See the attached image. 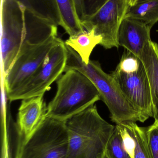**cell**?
Masks as SVG:
<instances>
[{"label": "cell", "mask_w": 158, "mask_h": 158, "mask_svg": "<svg viewBox=\"0 0 158 158\" xmlns=\"http://www.w3.org/2000/svg\"><path fill=\"white\" fill-rule=\"evenodd\" d=\"M68 133L67 158H104L115 126L92 105L65 121Z\"/></svg>", "instance_id": "1"}, {"label": "cell", "mask_w": 158, "mask_h": 158, "mask_svg": "<svg viewBox=\"0 0 158 158\" xmlns=\"http://www.w3.org/2000/svg\"><path fill=\"white\" fill-rule=\"evenodd\" d=\"M66 46L67 60L65 71L74 69L86 76L95 85L101 100L110 112L111 121L116 124L140 121L139 112L128 100L111 74L103 70L98 61L90 60L86 65L73 49Z\"/></svg>", "instance_id": "2"}, {"label": "cell", "mask_w": 158, "mask_h": 158, "mask_svg": "<svg viewBox=\"0 0 158 158\" xmlns=\"http://www.w3.org/2000/svg\"><path fill=\"white\" fill-rule=\"evenodd\" d=\"M57 85L55 95L47 106V117L66 121L101 100L92 81L76 69L66 70Z\"/></svg>", "instance_id": "3"}, {"label": "cell", "mask_w": 158, "mask_h": 158, "mask_svg": "<svg viewBox=\"0 0 158 158\" xmlns=\"http://www.w3.org/2000/svg\"><path fill=\"white\" fill-rule=\"evenodd\" d=\"M111 75L128 100L138 110L140 122L144 123L153 117L149 81L140 58L125 50Z\"/></svg>", "instance_id": "4"}, {"label": "cell", "mask_w": 158, "mask_h": 158, "mask_svg": "<svg viewBox=\"0 0 158 158\" xmlns=\"http://www.w3.org/2000/svg\"><path fill=\"white\" fill-rule=\"evenodd\" d=\"M68 146L65 121L46 116L38 129L23 140L17 158H67Z\"/></svg>", "instance_id": "5"}, {"label": "cell", "mask_w": 158, "mask_h": 158, "mask_svg": "<svg viewBox=\"0 0 158 158\" xmlns=\"http://www.w3.org/2000/svg\"><path fill=\"white\" fill-rule=\"evenodd\" d=\"M1 57L4 78L20 51L26 32V8L15 0H1Z\"/></svg>", "instance_id": "6"}, {"label": "cell", "mask_w": 158, "mask_h": 158, "mask_svg": "<svg viewBox=\"0 0 158 158\" xmlns=\"http://www.w3.org/2000/svg\"><path fill=\"white\" fill-rule=\"evenodd\" d=\"M67 60L66 46L60 38L36 72L18 89L6 94L8 100L11 102L44 95L65 71Z\"/></svg>", "instance_id": "7"}, {"label": "cell", "mask_w": 158, "mask_h": 158, "mask_svg": "<svg viewBox=\"0 0 158 158\" xmlns=\"http://www.w3.org/2000/svg\"><path fill=\"white\" fill-rule=\"evenodd\" d=\"M59 39L57 36H53L41 43L23 42L4 79L6 94L18 89L36 72Z\"/></svg>", "instance_id": "8"}, {"label": "cell", "mask_w": 158, "mask_h": 158, "mask_svg": "<svg viewBox=\"0 0 158 158\" xmlns=\"http://www.w3.org/2000/svg\"><path fill=\"white\" fill-rule=\"evenodd\" d=\"M128 5L126 0H109L95 14L82 22L86 30L93 29L102 38L100 45L105 49L118 48V35Z\"/></svg>", "instance_id": "9"}, {"label": "cell", "mask_w": 158, "mask_h": 158, "mask_svg": "<svg viewBox=\"0 0 158 158\" xmlns=\"http://www.w3.org/2000/svg\"><path fill=\"white\" fill-rule=\"evenodd\" d=\"M151 27L134 19L124 18L119 30V46L139 57L147 44L151 41Z\"/></svg>", "instance_id": "10"}, {"label": "cell", "mask_w": 158, "mask_h": 158, "mask_svg": "<svg viewBox=\"0 0 158 158\" xmlns=\"http://www.w3.org/2000/svg\"><path fill=\"white\" fill-rule=\"evenodd\" d=\"M47 111L44 95L22 100L16 123L24 140L28 139L41 125L47 116Z\"/></svg>", "instance_id": "11"}, {"label": "cell", "mask_w": 158, "mask_h": 158, "mask_svg": "<svg viewBox=\"0 0 158 158\" xmlns=\"http://www.w3.org/2000/svg\"><path fill=\"white\" fill-rule=\"evenodd\" d=\"M10 101H1L2 158H17L24 140L10 111Z\"/></svg>", "instance_id": "12"}, {"label": "cell", "mask_w": 158, "mask_h": 158, "mask_svg": "<svg viewBox=\"0 0 158 158\" xmlns=\"http://www.w3.org/2000/svg\"><path fill=\"white\" fill-rule=\"evenodd\" d=\"M143 64L150 86L153 118L158 122V44L151 41L139 56Z\"/></svg>", "instance_id": "13"}, {"label": "cell", "mask_w": 158, "mask_h": 158, "mask_svg": "<svg viewBox=\"0 0 158 158\" xmlns=\"http://www.w3.org/2000/svg\"><path fill=\"white\" fill-rule=\"evenodd\" d=\"M102 37L96 35L93 29L70 36L65 42L67 46L70 47L78 54L85 64H89L90 56L95 47L101 44Z\"/></svg>", "instance_id": "14"}, {"label": "cell", "mask_w": 158, "mask_h": 158, "mask_svg": "<svg viewBox=\"0 0 158 158\" xmlns=\"http://www.w3.org/2000/svg\"><path fill=\"white\" fill-rule=\"evenodd\" d=\"M34 15L60 26L61 18L56 0H15Z\"/></svg>", "instance_id": "15"}, {"label": "cell", "mask_w": 158, "mask_h": 158, "mask_svg": "<svg viewBox=\"0 0 158 158\" xmlns=\"http://www.w3.org/2000/svg\"><path fill=\"white\" fill-rule=\"evenodd\" d=\"M61 18L60 26L70 36L83 31L84 28L76 12L73 0H56Z\"/></svg>", "instance_id": "16"}, {"label": "cell", "mask_w": 158, "mask_h": 158, "mask_svg": "<svg viewBox=\"0 0 158 158\" xmlns=\"http://www.w3.org/2000/svg\"><path fill=\"white\" fill-rule=\"evenodd\" d=\"M125 18L140 20L152 27L158 22V0H147L128 6Z\"/></svg>", "instance_id": "17"}, {"label": "cell", "mask_w": 158, "mask_h": 158, "mask_svg": "<svg viewBox=\"0 0 158 158\" xmlns=\"http://www.w3.org/2000/svg\"><path fill=\"white\" fill-rule=\"evenodd\" d=\"M135 142V158H152L147 143L146 127H141L136 122L123 123Z\"/></svg>", "instance_id": "18"}, {"label": "cell", "mask_w": 158, "mask_h": 158, "mask_svg": "<svg viewBox=\"0 0 158 158\" xmlns=\"http://www.w3.org/2000/svg\"><path fill=\"white\" fill-rule=\"evenodd\" d=\"M105 155L109 158H131L124 148L121 135L116 126L108 143Z\"/></svg>", "instance_id": "19"}, {"label": "cell", "mask_w": 158, "mask_h": 158, "mask_svg": "<svg viewBox=\"0 0 158 158\" xmlns=\"http://www.w3.org/2000/svg\"><path fill=\"white\" fill-rule=\"evenodd\" d=\"M147 143L152 158H158V122L146 127Z\"/></svg>", "instance_id": "20"}, {"label": "cell", "mask_w": 158, "mask_h": 158, "mask_svg": "<svg viewBox=\"0 0 158 158\" xmlns=\"http://www.w3.org/2000/svg\"><path fill=\"white\" fill-rule=\"evenodd\" d=\"M116 127L121 135L122 143L125 150L131 158H135V142L133 137L128 131L123 123L117 124Z\"/></svg>", "instance_id": "21"}, {"label": "cell", "mask_w": 158, "mask_h": 158, "mask_svg": "<svg viewBox=\"0 0 158 158\" xmlns=\"http://www.w3.org/2000/svg\"><path fill=\"white\" fill-rule=\"evenodd\" d=\"M109 0H82L83 20L89 18L95 14Z\"/></svg>", "instance_id": "22"}, {"label": "cell", "mask_w": 158, "mask_h": 158, "mask_svg": "<svg viewBox=\"0 0 158 158\" xmlns=\"http://www.w3.org/2000/svg\"><path fill=\"white\" fill-rule=\"evenodd\" d=\"M76 12L81 21L83 20V10L82 0H73Z\"/></svg>", "instance_id": "23"}, {"label": "cell", "mask_w": 158, "mask_h": 158, "mask_svg": "<svg viewBox=\"0 0 158 158\" xmlns=\"http://www.w3.org/2000/svg\"><path fill=\"white\" fill-rule=\"evenodd\" d=\"M129 6L133 5L135 3L136 0H126Z\"/></svg>", "instance_id": "24"}, {"label": "cell", "mask_w": 158, "mask_h": 158, "mask_svg": "<svg viewBox=\"0 0 158 158\" xmlns=\"http://www.w3.org/2000/svg\"><path fill=\"white\" fill-rule=\"evenodd\" d=\"M147 1V0H136V2H135V3L137 2H143V1Z\"/></svg>", "instance_id": "25"}, {"label": "cell", "mask_w": 158, "mask_h": 158, "mask_svg": "<svg viewBox=\"0 0 158 158\" xmlns=\"http://www.w3.org/2000/svg\"><path fill=\"white\" fill-rule=\"evenodd\" d=\"M104 158H109L107 156H106V155H105V157H104Z\"/></svg>", "instance_id": "26"}]
</instances>
